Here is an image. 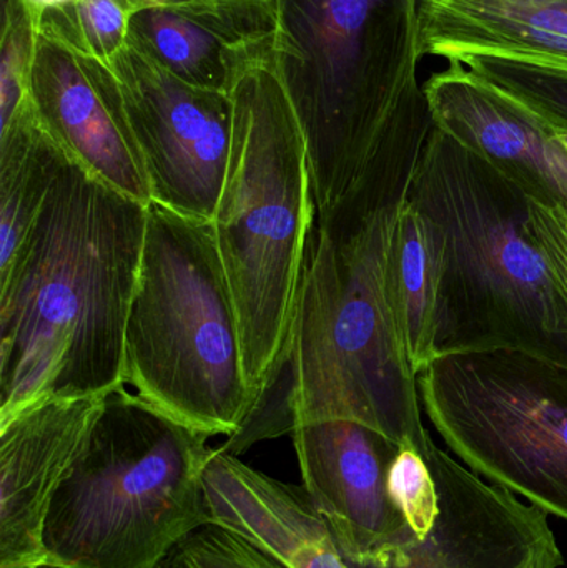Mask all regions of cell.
Segmentation results:
<instances>
[{
	"label": "cell",
	"mask_w": 567,
	"mask_h": 568,
	"mask_svg": "<svg viewBox=\"0 0 567 568\" xmlns=\"http://www.w3.org/2000/svg\"><path fill=\"white\" fill-rule=\"evenodd\" d=\"M433 126L432 115L393 126L345 195L316 213L285 364L242 430L250 446L298 424L346 419L428 453L418 376L393 323L388 266Z\"/></svg>",
	"instance_id": "1"
},
{
	"label": "cell",
	"mask_w": 567,
	"mask_h": 568,
	"mask_svg": "<svg viewBox=\"0 0 567 568\" xmlns=\"http://www.w3.org/2000/svg\"><path fill=\"white\" fill-rule=\"evenodd\" d=\"M149 205L65 156L39 222L0 273V423L123 383Z\"/></svg>",
	"instance_id": "2"
},
{
	"label": "cell",
	"mask_w": 567,
	"mask_h": 568,
	"mask_svg": "<svg viewBox=\"0 0 567 568\" xmlns=\"http://www.w3.org/2000/svg\"><path fill=\"white\" fill-rule=\"evenodd\" d=\"M233 143L212 220L255 413L282 373L316 206L305 139L272 59V32L236 62Z\"/></svg>",
	"instance_id": "3"
},
{
	"label": "cell",
	"mask_w": 567,
	"mask_h": 568,
	"mask_svg": "<svg viewBox=\"0 0 567 568\" xmlns=\"http://www.w3.org/2000/svg\"><path fill=\"white\" fill-rule=\"evenodd\" d=\"M409 202L439 243L436 357L515 349L567 366V296L516 183L433 126Z\"/></svg>",
	"instance_id": "4"
},
{
	"label": "cell",
	"mask_w": 567,
	"mask_h": 568,
	"mask_svg": "<svg viewBox=\"0 0 567 568\" xmlns=\"http://www.w3.org/2000/svg\"><path fill=\"white\" fill-rule=\"evenodd\" d=\"M272 59L305 139L316 213L332 209L403 120L419 83V0H272Z\"/></svg>",
	"instance_id": "5"
},
{
	"label": "cell",
	"mask_w": 567,
	"mask_h": 568,
	"mask_svg": "<svg viewBox=\"0 0 567 568\" xmlns=\"http://www.w3.org/2000/svg\"><path fill=\"white\" fill-rule=\"evenodd\" d=\"M206 440L125 386L110 393L53 497L43 532L47 566L159 568L210 524Z\"/></svg>",
	"instance_id": "6"
},
{
	"label": "cell",
	"mask_w": 567,
	"mask_h": 568,
	"mask_svg": "<svg viewBox=\"0 0 567 568\" xmlns=\"http://www.w3.org/2000/svg\"><path fill=\"white\" fill-rule=\"evenodd\" d=\"M123 383L209 437H233L252 417L239 316L209 220L150 203Z\"/></svg>",
	"instance_id": "7"
},
{
	"label": "cell",
	"mask_w": 567,
	"mask_h": 568,
	"mask_svg": "<svg viewBox=\"0 0 567 568\" xmlns=\"http://www.w3.org/2000/svg\"><path fill=\"white\" fill-rule=\"evenodd\" d=\"M418 389L466 467L567 523V366L515 349L446 354Z\"/></svg>",
	"instance_id": "8"
},
{
	"label": "cell",
	"mask_w": 567,
	"mask_h": 568,
	"mask_svg": "<svg viewBox=\"0 0 567 568\" xmlns=\"http://www.w3.org/2000/svg\"><path fill=\"white\" fill-rule=\"evenodd\" d=\"M105 63L145 165L152 203L212 222L232 156L230 92L179 79L130 36Z\"/></svg>",
	"instance_id": "9"
},
{
	"label": "cell",
	"mask_w": 567,
	"mask_h": 568,
	"mask_svg": "<svg viewBox=\"0 0 567 568\" xmlns=\"http://www.w3.org/2000/svg\"><path fill=\"white\" fill-rule=\"evenodd\" d=\"M29 97L47 135L87 173L143 205L149 176L109 63L37 27Z\"/></svg>",
	"instance_id": "10"
},
{
	"label": "cell",
	"mask_w": 567,
	"mask_h": 568,
	"mask_svg": "<svg viewBox=\"0 0 567 568\" xmlns=\"http://www.w3.org/2000/svg\"><path fill=\"white\" fill-rule=\"evenodd\" d=\"M292 434L302 487L346 564L368 562L416 539L388 490L402 446L356 420L298 424Z\"/></svg>",
	"instance_id": "11"
},
{
	"label": "cell",
	"mask_w": 567,
	"mask_h": 568,
	"mask_svg": "<svg viewBox=\"0 0 567 568\" xmlns=\"http://www.w3.org/2000/svg\"><path fill=\"white\" fill-rule=\"evenodd\" d=\"M425 459L439 506L428 536L348 568H518L555 536L545 509L486 483L435 440Z\"/></svg>",
	"instance_id": "12"
},
{
	"label": "cell",
	"mask_w": 567,
	"mask_h": 568,
	"mask_svg": "<svg viewBox=\"0 0 567 568\" xmlns=\"http://www.w3.org/2000/svg\"><path fill=\"white\" fill-rule=\"evenodd\" d=\"M107 396L52 397L0 423V568L45 566L53 497L85 449Z\"/></svg>",
	"instance_id": "13"
},
{
	"label": "cell",
	"mask_w": 567,
	"mask_h": 568,
	"mask_svg": "<svg viewBox=\"0 0 567 568\" xmlns=\"http://www.w3.org/2000/svg\"><path fill=\"white\" fill-rule=\"evenodd\" d=\"M433 123L508 176L528 199L567 212V152L548 123L465 63L425 82Z\"/></svg>",
	"instance_id": "14"
},
{
	"label": "cell",
	"mask_w": 567,
	"mask_h": 568,
	"mask_svg": "<svg viewBox=\"0 0 567 568\" xmlns=\"http://www.w3.org/2000/svg\"><path fill=\"white\" fill-rule=\"evenodd\" d=\"M210 523L239 532L290 568H348L303 487L272 479L222 447L203 473Z\"/></svg>",
	"instance_id": "15"
},
{
	"label": "cell",
	"mask_w": 567,
	"mask_h": 568,
	"mask_svg": "<svg viewBox=\"0 0 567 568\" xmlns=\"http://www.w3.org/2000/svg\"><path fill=\"white\" fill-rule=\"evenodd\" d=\"M423 55H475L567 70V0H419Z\"/></svg>",
	"instance_id": "16"
},
{
	"label": "cell",
	"mask_w": 567,
	"mask_h": 568,
	"mask_svg": "<svg viewBox=\"0 0 567 568\" xmlns=\"http://www.w3.org/2000/svg\"><path fill=\"white\" fill-rule=\"evenodd\" d=\"M439 273L438 239L425 215L406 200L393 235L388 293L396 334L416 376L436 359Z\"/></svg>",
	"instance_id": "17"
},
{
	"label": "cell",
	"mask_w": 567,
	"mask_h": 568,
	"mask_svg": "<svg viewBox=\"0 0 567 568\" xmlns=\"http://www.w3.org/2000/svg\"><path fill=\"white\" fill-rule=\"evenodd\" d=\"M129 36L173 75L220 92H230L240 53L260 37L240 36L213 17L173 7L136 10Z\"/></svg>",
	"instance_id": "18"
},
{
	"label": "cell",
	"mask_w": 567,
	"mask_h": 568,
	"mask_svg": "<svg viewBox=\"0 0 567 568\" xmlns=\"http://www.w3.org/2000/svg\"><path fill=\"white\" fill-rule=\"evenodd\" d=\"M65 156L30 102L0 129V273L13 265L39 222Z\"/></svg>",
	"instance_id": "19"
},
{
	"label": "cell",
	"mask_w": 567,
	"mask_h": 568,
	"mask_svg": "<svg viewBox=\"0 0 567 568\" xmlns=\"http://www.w3.org/2000/svg\"><path fill=\"white\" fill-rule=\"evenodd\" d=\"M459 63L525 103L556 135L567 133V70L488 55L469 57Z\"/></svg>",
	"instance_id": "20"
},
{
	"label": "cell",
	"mask_w": 567,
	"mask_h": 568,
	"mask_svg": "<svg viewBox=\"0 0 567 568\" xmlns=\"http://www.w3.org/2000/svg\"><path fill=\"white\" fill-rule=\"evenodd\" d=\"M135 7L130 0H79L43 13L39 27L55 33L83 55L110 62L129 39Z\"/></svg>",
	"instance_id": "21"
},
{
	"label": "cell",
	"mask_w": 567,
	"mask_h": 568,
	"mask_svg": "<svg viewBox=\"0 0 567 568\" xmlns=\"http://www.w3.org/2000/svg\"><path fill=\"white\" fill-rule=\"evenodd\" d=\"M159 568H290L239 532L206 524L182 540Z\"/></svg>",
	"instance_id": "22"
},
{
	"label": "cell",
	"mask_w": 567,
	"mask_h": 568,
	"mask_svg": "<svg viewBox=\"0 0 567 568\" xmlns=\"http://www.w3.org/2000/svg\"><path fill=\"white\" fill-rule=\"evenodd\" d=\"M388 490L416 539H425L438 516V489L428 463L415 447H399L389 467Z\"/></svg>",
	"instance_id": "23"
},
{
	"label": "cell",
	"mask_w": 567,
	"mask_h": 568,
	"mask_svg": "<svg viewBox=\"0 0 567 568\" xmlns=\"http://www.w3.org/2000/svg\"><path fill=\"white\" fill-rule=\"evenodd\" d=\"M529 232L567 296V212L529 199Z\"/></svg>",
	"instance_id": "24"
},
{
	"label": "cell",
	"mask_w": 567,
	"mask_h": 568,
	"mask_svg": "<svg viewBox=\"0 0 567 568\" xmlns=\"http://www.w3.org/2000/svg\"><path fill=\"white\" fill-rule=\"evenodd\" d=\"M212 12L240 36L272 32V0H209Z\"/></svg>",
	"instance_id": "25"
},
{
	"label": "cell",
	"mask_w": 567,
	"mask_h": 568,
	"mask_svg": "<svg viewBox=\"0 0 567 568\" xmlns=\"http://www.w3.org/2000/svg\"><path fill=\"white\" fill-rule=\"evenodd\" d=\"M563 564H565V559H563L556 537L553 536L539 542L518 568H559Z\"/></svg>",
	"instance_id": "26"
},
{
	"label": "cell",
	"mask_w": 567,
	"mask_h": 568,
	"mask_svg": "<svg viewBox=\"0 0 567 568\" xmlns=\"http://www.w3.org/2000/svg\"><path fill=\"white\" fill-rule=\"evenodd\" d=\"M130 2L135 7V12L145 9V7H173V9L192 10V12L200 13V16H209L220 20L210 9L209 0H130Z\"/></svg>",
	"instance_id": "27"
},
{
	"label": "cell",
	"mask_w": 567,
	"mask_h": 568,
	"mask_svg": "<svg viewBox=\"0 0 567 568\" xmlns=\"http://www.w3.org/2000/svg\"><path fill=\"white\" fill-rule=\"evenodd\" d=\"M20 2L23 3L27 12L32 17L33 23L39 27L43 13L50 12V10L63 9V7L72 6L79 0H20Z\"/></svg>",
	"instance_id": "28"
},
{
	"label": "cell",
	"mask_w": 567,
	"mask_h": 568,
	"mask_svg": "<svg viewBox=\"0 0 567 568\" xmlns=\"http://www.w3.org/2000/svg\"><path fill=\"white\" fill-rule=\"evenodd\" d=\"M559 142H561V145L565 146L567 152V133H563V135H558Z\"/></svg>",
	"instance_id": "29"
},
{
	"label": "cell",
	"mask_w": 567,
	"mask_h": 568,
	"mask_svg": "<svg viewBox=\"0 0 567 568\" xmlns=\"http://www.w3.org/2000/svg\"><path fill=\"white\" fill-rule=\"evenodd\" d=\"M40 568H55V567H50V566H47V564H45V566H42Z\"/></svg>",
	"instance_id": "30"
}]
</instances>
